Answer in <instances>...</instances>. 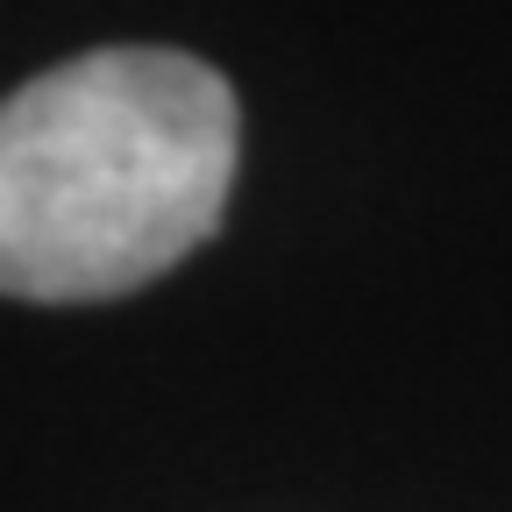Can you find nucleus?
<instances>
[{
	"instance_id": "obj_1",
	"label": "nucleus",
	"mask_w": 512,
	"mask_h": 512,
	"mask_svg": "<svg viewBox=\"0 0 512 512\" xmlns=\"http://www.w3.org/2000/svg\"><path fill=\"white\" fill-rule=\"evenodd\" d=\"M235 86L214 64L121 43L0 100V292L121 299L200 249L235 185Z\"/></svg>"
}]
</instances>
